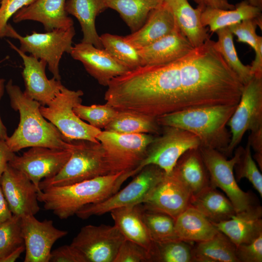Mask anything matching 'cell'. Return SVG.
<instances>
[{
  "mask_svg": "<svg viewBox=\"0 0 262 262\" xmlns=\"http://www.w3.org/2000/svg\"><path fill=\"white\" fill-rule=\"evenodd\" d=\"M107 8L117 11L131 30H138L149 13L161 5L164 0H104Z\"/></svg>",
  "mask_w": 262,
  "mask_h": 262,
  "instance_id": "obj_31",
  "label": "cell"
},
{
  "mask_svg": "<svg viewBox=\"0 0 262 262\" xmlns=\"http://www.w3.org/2000/svg\"><path fill=\"white\" fill-rule=\"evenodd\" d=\"M69 54L81 62L86 71L103 86H107L112 79L130 71L105 49L90 43L75 44Z\"/></svg>",
  "mask_w": 262,
  "mask_h": 262,
  "instance_id": "obj_18",
  "label": "cell"
},
{
  "mask_svg": "<svg viewBox=\"0 0 262 262\" xmlns=\"http://www.w3.org/2000/svg\"><path fill=\"white\" fill-rule=\"evenodd\" d=\"M5 88L12 108L18 111L20 115L17 128L6 140L12 151L16 152L33 147L72 149L71 141H68L57 128L42 115L39 102L26 95L11 80L5 85Z\"/></svg>",
  "mask_w": 262,
  "mask_h": 262,
  "instance_id": "obj_1",
  "label": "cell"
},
{
  "mask_svg": "<svg viewBox=\"0 0 262 262\" xmlns=\"http://www.w3.org/2000/svg\"><path fill=\"white\" fill-rule=\"evenodd\" d=\"M65 9L68 14L78 19L81 25L83 34L81 42L102 49L95 21L97 16L107 9L104 0H67Z\"/></svg>",
  "mask_w": 262,
  "mask_h": 262,
  "instance_id": "obj_26",
  "label": "cell"
},
{
  "mask_svg": "<svg viewBox=\"0 0 262 262\" xmlns=\"http://www.w3.org/2000/svg\"><path fill=\"white\" fill-rule=\"evenodd\" d=\"M66 0H35L30 5L18 10L13 20L19 23L33 20L41 23L46 32L67 29L73 26L65 6Z\"/></svg>",
  "mask_w": 262,
  "mask_h": 262,
  "instance_id": "obj_20",
  "label": "cell"
},
{
  "mask_svg": "<svg viewBox=\"0 0 262 262\" xmlns=\"http://www.w3.org/2000/svg\"><path fill=\"white\" fill-rule=\"evenodd\" d=\"M190 206L197 210L213 223L229 220L236 213L227 196L212 185L193 195Z\"/></svg>",
  "mask_w": 262,
  "mask_h": 262,
  "instance_id": "obj_27",
  "label": "cell"
},
{
  "mask_svg": "<svg viewBox=\"0 0 262 262\" xmlns=\"http://www.w3.org/2000/svg\"><path fill=\"white\" fill-rule=\"evenodd\" d=\"M175 228L180 240L191 243L207 240L219 231L211 221L191 206L175 219Z\"/></svg>",
  "mask_w": 262,
  "mask_h": 262,
  "instance_id": "obj_29",
  "label": "cell"
},
{
  "mask_svg": "<svg viewBox=\"0 0 262 262\" xmlns=\"http://www.w3.org/2000/svg\"><path fill=\"white\" fill-rule=\"evenodd\" d=\"M142 217L150 235L156 243L180 240L176 233L175 219L160 212L144 210Z\"/></svg>",
  "mask_w": 262,
  "mask_h": 262,
  "instance_id": "obj_35",
  "label": "cell"
},
{
  "mask_svg": "<svg viewBox=\"0 0 262 262\" xmlns=\"http://www.w3.org/2000/svg\"><path fill=\"white\" fill-rule=\"evenodd\" d=\"M172 171L196 195L211 185L209 175L199 148L186 151L179 158Z\"/></svg>",
  "mask_w": 262,
  "mask_h": 262,
  "instance_id": "obj_25",
  "label": "cell"
},
{
  "mask_svg": "<svg viewBox=\"0 0 262 262\" xmlns=\"http://www.w3.org/2000/svg\"><path fill=\"white\" fill-rule=\"evenodd\" d=\"M236 104L199 107L166 114L156 118L161 126H172L195 135L200 146L216 149L224 154L230 141L227 123Z\"/></svg>",
  "mask_w": 262,
  "mask_h": 262,
  "instance_id": "obj_3",
  "label": "cell"
},
{
  "mask_svg": "<svg viewBox=\"0 0 262 262\" xmlns=\"http://www.w3.org/2000/svg\"><path fill=\"white\" fill-rule=\"evenodd\" d=\"M192 243L181 240L156 243L158 262H193Z\"/></svg>",
  "mask_w": 262,
  "mask_h": 262,
  "instance_id": "obj_39",
  "label": "cell"
},
{
  "mask_svg": "<svg viewBox=\"0 0 262 262\" xmlns=\"http://www.w3.org/2000/svg\"><path fill=\"white\" fill-rule=\"evenodd\" d=\"M73 111L81 119L86 121L90 125L99 129H104L118 112L106 103L90 106L79 103L74 106Z\"/></svg>",
  "mask_w": 262,
  "mask_h": 262,
  "instance_id": "obj_38",
  "label": "cell"
},
{
  "mask_svg": "<svg viewBox=\"0 0 262 262\" xmlns=\"http://www.w3.org/2000/svg\"><path fill=\"white\" fill-rule=\"evenodd\" d=\"M1 1H2V0H0V2H1Z\"/></svg>",
  "mask_w": 262,
  "mask_h": 262,
  "instance_id": "obj_52",
  "label": "cell"
},
{
  "mask_svg": "<svg viewBox=\"0 0 262 262\" xmlns=\"http://www.w3.org/2000/svg\"><path fill=\"white\" fill-rule=\"evenodd\" d=\"M134 170L96 177L62 186L45 188L38 192L39 202L61 219L76 214L83 206L102 201L118 191Z\"/></svg>",
  "mask_w": 262,
  "mask_h": 262,
  "instance_id": "obj_2",
  "label": "cell"
},
{
  "mask_svg": "<svg viewBox=\"0 0 262 262\" xmlns=\"http://www.w3.org/2000/svg\"><path fill=\"white\" fill-rule=\"evenodd\" d=\"M165 173L154 164L144 166L122 190L99 202L86 205L76 213L85 219L100 215L116 209L142 204Z\"/></svg>",
  "mask_w": 262,
  "mask_h": 262,
  "instance_id": "obj_8",
  "label": "cell"
},
{
  "mask_svg": "<svg viewBox=\"0 0 262 262\" xmlns=\"http://www.w3.org/2000/svg\"><path fill=\"white\" fill-rule=\"evenodd\" d=\"M83 93L63 86L46 105H41L42 115L53 124L69 142L83 140L99 142L96 137L101 131L84 122L74 113L73 108L82 103Z\"/></svg>",
  "mask_w": 262,
  "mask_h": 262,
  "instance_id": "obj_5",
  "label": "cell"
},
{
  "mask_svg": "<svg viewBox=\"0 0 262 262\" xmlns=\"http://www.w3.org/2000/svg\"><path fill=\"white\" fill-rule=\"evenodd\" d=\"M197 6L203 10L207 7L222 9H232L235 5L230 3L228 0H193Z\"/></svg>",
  "mask_w": 262,
  "mask_h": 262,
  "instance_id": "obj_46",
  "label": "cell"
},
{
  "mask_svg": "<svg viewBox=\"0 0 262 262\" xmlns=\"http://www.w3.org/2000/svg\"><path fill=\"white\" fill-rule=\"evenodd\" d=\"M7 42L23 62L22 75L25 87L23 92L41 105H46L64 86L61 80L53 77L51 79L47 78L45 71L47 64L45 61L32 55H28L9 40Z\"/></svg>",
  "mask_w": 262,
  "mask_h": 262,
  "instance_id": "obj_17",
  "label": "cell"
},
{
  "mask_svg": "<svg viewBox=\"0 0 262 262\" xmlns=\"http://www.w3.org/2000/svg\"><path fill=\"white\" fill-rule=\"evenodd\" d=\"M100 39L103 48L130 70L142 66L138 49L124 36L106 33Z\"/></svg>",
  "mask_w": 262,
  "mask_h": 262,
  "instance_id": "obj_34",
  "label": "cell"
},
{
  "mask_svg": "<svg viewBox=\"0 0 262 262\" xmlns=\"http://www.w3.org/2000/svg\"><path fill=\"white\" fill-rule=\"evenodd\" d=\"M262 18L247 19L228 27L232 34L237 37V41L249 45L254 50L262 37L256 33V28L259 26L262 29Z\"/></svg>",
  "mask_w": 262,
  "mask_h": 262,
  "instance_id": "obj_40",
  "label": "cell"
},
{
  "mask_svg": "<svg viewBox=\"0 0 262 262\" xmlns=\"http://www.w3.org/2000/svg\"><path fill=\"white\" fill-rule=\"evenodd\" d=\"M239 262H262V234L250 243L236 246Z\"/></svg>",
  "mask_w": 262,
  "mask_h": 262,
  "instance_id": "obj_42",
  "label": "cell"
},
{
  "mask_svg": "<svg viewBox=\"0 0 262 262\" xmlns=\"http://www.w3.org/2000/svg\"></svg>",
  "mask_w": 262,
  "mask_h": 262,
  "instance_id": "obj_53",
  "label": "cell"
},
{
  "mask_svg": "<svg viewBox=\"0 0 262 262\" xmlns=\"http://www.w3.org/2000/svg\"><path fill=\"white\" fill-rule=\"evenodd\" d=\"M171 11L181 33L194 48L202 46L209 39L206 28L202 24L200 6L194 8L188 0H164Z\"/></svg>",
  "mask_w": 262,
  "mask_h": 262,
  "instance_id": "obj_24",
  "label": "cell"
},
{
  "mask_svg": "<svg viewBox=\"0 0 262 262\" xmlns=\"http://www.w3.org/2000/svg\"><path fill=\"white\" fill-rule=\"evenodd\" d=\"M249 3L254 6L262 9V0H247Z\"/></svg>",
  "mask_w": 262,
  "mask_h": 262,
  "instance_id": "obj_51",
  "label": "cell"
},
{
  "mask_svg": "<svg viewBox=\"0 0 262 262\" xmlns=\"http://www.w3.org/2000/svg\"><path fill=\"white\" fill-rule=\"evenodd\" d=\"M71 142L72 148L70 158L56 175L41 181L40 190L51 186L70 185L100 176L112 175L99 142L83 140H73Z\"/></svg>",
  "mask_w": 262,
  "mask_h": 262,
  "instance_id": "obj_4",
  "label": "cell"
},
{
  "mask_svg": "<svg viewBox=\"0 0 262 262\" xmlns=\"http://www.w3.org/2000/svg\"><path fill=\"white\" fill-rule=\"evenodd\" d=\"M242 147H236L233 157L229 160L216 149L199 147L209 175L211 185L220 188L226 194L236 213L257 205L252 193L245 192L240 188L233 173L234 166L239 159Z\"/></svg>",
  "mask_w": 262,
  "mask_h": 262,
  "instance_id": "obj_9",
  "label": "cell"
},
{
  "mask_svg": "<svg viewBox=\"0 0 262 262\" xmlns=\"http://www.w3.org/2000/svg\"><path fill=\"white\" fill-rule=\"evenodd\" d=\"M142 204L115 209L110 214L115 225L126 239L143 247L152 262H158L157 246L151 238L142 217Z\"/></svg>",
  "mask_w": 262,
  "mask_h": 262,
  "instance_id": "obj_19",
  "label": "cell"
},
{
  "mask_svg": "<svg viewBox=\"0 0 262 262\" xmlns=\"http://www.w3.org/2000/svg\"><path fill=\"white\" fill-rule=\"evenodd\" d=\"M125 239L115 225H89L80 229L70 244L87 262H114Z\"/></svg>",
  "mask_w": 262,
  "mask_h": 262,
  "instance_id": "obj_12",
  "label": "cell"
},
{
  "mask_svg": "<svg viewBox=\"0 0 262 262\" xmlns=\"http://www.w3.org/2000/svg\"><path fill=\"white\" fill-rule=\"evenodd\" d=\"M49 262H87L83 255L76 247L64 245L51 251Z\"/></svg>",
  "mask_w": 262,
  "mask_h": 262,
  "instance_id": "obj_44",
  "label": "cell"
},
{
  "mask_svg": "<svg viewBox=\"0 0 262 262\" xmlns=\"http://www.w3.org/2000/svg\"><path fill=\"white\" fill-rule=\"evenodd\" d=\"M22 245L21 218L13 215L0 224V260Z\"/></svg>",
  "mask_w": 262,
  "mask_h": 262,
  "instance_id": "obj_36",
  "label": "cell"
},
{
  "mask_svg": "<svg viewBox=\"0 0 262 262\" xmlns=\"http://www.w3.org/2000/svg\"><path fill=\"white\" fill-rule=\"evenodd\" d=\"M193 49L177 26L170 33L137 49L143 66L171 62Z\"/></svg>",
  "mask_w": 262,
  "mask_h": 262,
  "instance_id": "obj_21",
  "label": "cell"
},
{
  "mask_svg": "<svg viewBox=\"0 0 262 262\" xmlns=\"http://www.w3.org/2000/svg\"><path fill=\"white\" fill-rule=\"evenodd\" d=\"M75 34L73 26L67 29H55L44 33L33 31L31 34L22 36L8 23L4 37L17 39L21 51L30 53L36 58L45 61L53 78L61 80L60 62L65 53H70Z\"/></svg>",
  "mask_w": 262,
  "mask_h": 262,
  "instance_id": "obj_6",
  "label": "cell"
},
{
  "mask_svg": "<svg viewBox=\"0 0 262 262\" xmlns=\"http://www.w3.org/2000/svg\"><path fill=\"white\" fill-rule=\"evenodd\" d=\"M71 150L33 147L20 156L15 155L8 164L24 173L41 190V180L56 175L70 158Z\"/></svg>",
  "mask_w": 262,
  "mask_h": 262,
  "instance_id": "obj_13",
  "label": "cell"
},
{
  "mask_svg": "<svg viewBox=\"0 0 262 262\" xmlns=\"http://www.w3.org/2000/svg\"><path fill=\"white\" fill-rule=\"evenodd\" d=\"M152 262L148 252L140 245L125 239L121 245L114 262Z\"/></svg>",
  "mask_w": 262,
  "mask_h": 262,
  "instance_id": "obj_41",
  "label": "cell"
},
{
  "mask_svg": "<svg viewBox=\"0 0 262 262\" xmlns=\"http://www.w3.org/2000/svg\"><path fill=\"white\" fill-rule=\"evenodd\" d=\"M12 215L3 194L0 182V224L11 218Z\"/></svg>",
  "mask_w": 262,
  "mask_h": 262,
  "instance_id": "obj_48",
  "label": "cell"
},
{
  "mask_svg": "<svg viewBox=\"0 0 262 262\" xmlns=\"http://www.w3.org/2000/svg\"><path fill=\"white\" fill-rule=\"evenodd\" d=\"M0 186L13 215H35L40 210L39 190L22 172L8 164L0 178Z\"/></svg>",
  "mask_w": 262,
  "mask_h": 262,
  "instance_id": "obj_16",
  "label": "cell"
},
{
  "mask_svg": "<svg viewBox=\"0 0 262 262\" xmlns=\"http://www.w3.org/2000/svg\"><path fill=\"white\" fill-rule=\"evenodd\" d=\"M177 27L172 13L164 1L150 12L144 24L138 30L124 37L138 49L170 33Z\"/></svg>",
  "mask_w": 262,
  "mask_h": 262,
  "instance_id": "obj_23",
  "label": "cell"
},
{
  "mask_svg": "<svg viewBox=\"0 0 262 262\" xmlns=\"http://www.w3.org/2000/svg\"><path fill=\"white\" fill-rule=\"evenodd\" d=\"M213 224L236 246L250 243L262 234V208L255 205L229 220Z\"/></svg>",
  "mask_w": 262,
  "mask_h": 262,
  "instance_id": "obj_22",
  "label": "cell"
},
{
  "mask_svg": "<svg viewBox=\"0 0 262 262\" xmlns=\"http://www.w3.org/2000/svg\"><path fill=\"white\" fill-rule=\"evenodd\" d=\"M255 59L250 66L253 76L262 78V41H260L255 50Z\"/></svg>",
  "mask_w": 262,
  "mask_h": 262,
  "instance_id": "obj_47",
  "label": "cell"
},
{
  "mask_svg": "<svg viewBox=\"0 0 262 262\" xmlns=\"http://www.w3.org/2000/svg\"><path fill=\"white\" fill-rule=\"evenodd\" d=\"M193 195L172 171L165 174L142 203L144 210L167 214L175 219L190 206Z\"/></svg>",
  "mask_w": 262,
  "mask_h": 262,
  "instance_id": "obj_15",
  "label": "cell"
},
{
  "mask_svg": "<svg viewBox=\"0 0 262 262\" xmlns=\"http://www.w3.org/2000/svg\"><path fill=\"white\" fill-rule=\"evenodd\" d=\"M234 169L236 181H239L243 178L247 179L262 197V175L252 158L251 147L248 142L245 147H242Z\"/></svg>",
  "mask_w": 262,
  "mask_h": 262,
  "instance_id": "obj_37",
  "label": "cell"
},
{
  "mask_svg": "<svg viewBox=\"0 0 262 262\" xmlns=\"http://www.w3.org/2000/svg\"><path fill=\"white\" fill-rule=\"evenodd\" d=\"M155 136L101 131L96 138L102 146L111 174H115L135 170L145 158Z\"/></svg>",
  "mask_w": 262,
  "mask_h": 262,
  "instance_id": "obj_7",
  "label": "cell"
},
{
  "mask_svg": "<svg viewBox=\"0 0 262 262\" xmlns=\"http://www.w3.org/2000/svg\"><path fill=\"white\" fill-rule=\"evenodd\" d=\"M25 246H21L9 253L6 257L1 259L0 262H14L25 251Z\"/></svg>",
  "mask_w": 262,
  "mask_h": 262,
  "instance_id": "obj_49",
  "label": "cell"
},
{
  "mask_svg": "<svg viewBox=\"0 0 262 262\" xmlns=\"http://www.w3.org/2000/svg\"><path fill=\"white\" fill-rule=\"evenodd\" d=\"M192 254L195 262H239L235 245L220 231L211 238L193 245Z\"/></svg>",
  "mask_w": 262,
  "mask_h": 262,
  "instance_id": "obj_30",
  "label": "cell"
},
{
  "mask_svg": "<svg viewBox=\"0 0 262 262\" xmlns=\"http://www.w3.org/2000/svg\"><path fill=\"white\" fill-rule=\"evenodd\" d=\"M200 146L199 140L193 133L175 127L161 126L160 133L155 136L135 171L138 173L144 166L154 164L168 174L184 153Z\"/></svg>",
  "mask_w": 262,
  "mask_h": 262,
  "instance_id": "obj_10",
  "label": "cell"
},
{
  "mask_svg": "<svg viewBox=\"0 0 262 262\" xmlns=\"http://www.w3.org/2000/svg\"><path fill=\"white\" fill-rule=\"evenodd\" d=\"M104 129L121 134L147 133L157 135L161 132V126L156 118L118 112Z\"/></svg>",
  "mask_w": 262,
  "mask_h": 262,
  "instance_id": "obj_32",
  "label": "cell"
},
{
  "mask_svg": "<svg viewBox=\"0 0 262 262\" xmlns=\"http://www.w3.org/2000/svg\"><path fill=\"white\" fill-rule=\"evenodd\" d=\"M5 87V80L0 78V100L4 93V88ZM0 138L6 140L8 138L7 133V130L3 125L0 117Z\"/></svg>",
  "mask_w": 262,
  "mask_h": 262,
  "instance_id": "obj_50",
  "label": "cell"
},
{
  "mask_svg": "<svg viewBox=\"0 0 262 262\" xmlns=\"http://www.w3.org/2000/svg\"><path fill=\"white\" fill-rule=\"evenodd\" d=\"M35 0H2L0 4V38L3 37L9 19Z\"/></svg>",
  "mask_w": 262,
  "mask_h": 262,
  "instance_id": "obj_43",
  "label": "cell"
},
{
  "mask_svg": "<svg viewBox=\"0 0 262 262\" xmlns=\"http://www.w3.org/2000/svg\"><path fill=\"white\" fill-rule=\"evenodd\" d=\"M230 128V143L224 153L231 157L245 133L262 131V78L253 76L244 85L237 107L227 123Z\"/></svg>",
  "mask_w": 262,
  "mask_h": 262,
  "instance_id": "obj_11",
  "label": "cell"
},
{
  "mask_svg": "<svg viewBox=\"0 0 262 262\" xmlns=\"http://www.w3.org/2000/svg\"><path fill=\"white\" fill-rule=\"evenodd\" d=\"M218 39L213 41V46L221 54L226 63L236 74L243 85L253 77L250 65H245L239 59L233 39V34L228 27L216 32Z\"/></svg>",
  "mask_w": 262,
  "mask_h": 262,
  "instance_id": "obj_33",
  "label": "cell"
},
{
  "mask_svg": "<svg viewBox=\"0 0 262 262\" xmlns=\"http://www.w3.org/2000/svg\"><path fill=\"white\" fill-rule=\"evenodd\" d=\"M21 218L25 248L24 262H49L54 244L68 232L55 228L51 220L40 221L31 214Z\"/></svg>",
  "mask_w": 262,
  "mask_h": 262,
  "instance_id": "obj_14",
  "label": "cell"
},
{
  "mask_svg": "<svg viewBox=\"0 0 262 262\" xmlns=\"http://www.w3.org/2000/svg\"><path fill=\"white\" fill-rule=\"evenodd\" d=\"M15 152L8 147L6 140L0 138V180L8 163L15 156Z\"/></svg>",
  "mask_w": 262,
  "mask_h": 262,
  "instance_id": "obj_45",
  "label": "cell"
},
{
  "mask_svg": "<svg viewBox=\"0 0 262 262\" xmlns=\"http://www.w3.org/2000/svg\"><path fill=\"white\" fill-rule=\"evenodd\" d=\"M261 11V8L245 0L232 9L205 8L202 12L201 20L203 26H208L212 32H216L244 20L262 18Z\"/></svg>",
  "mask_w": 262,
  "mask_h": 262,
  "instance_id": "obj_28",
  "label": "cell"
}]
</instances>
